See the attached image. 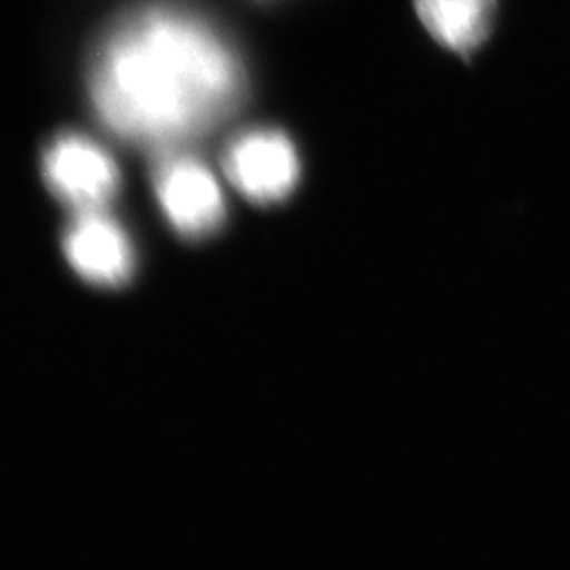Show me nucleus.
Here are the masks:
<instances>
[{"label": "nucleus", "instance_id": "obj_1", "mask_svg": "<svg viewBox=\"0 0 570 570\" xmlns=\"http://www.w3.org/2000/svg\"><path fill=\"white\" fill-rule=\"evenodd\" d=\"M244 82L242 63L214 28L174 7H146L106 35L89 91L117 136L167 155L228 119Z\"/></svg>", "mask_w": 570, "mask_h": 570}, {"label": "nucleus", "instance_id": "obj_3", "mask_svg": "<svg viewBox=\"0 0 570 570\" xmlns=\"http://www.w3.org/2000/svg\"><path fill=\"white\" fill-rule=\"evenodd\" d=\"M155 190L167 220L188 239H204L225 223L220 184L190 155L167 153L155 174Z\"/></svg>", "mask_w": 570, "mask_h": 570}, {"label": "nucleus", "instance_id": "obj_6", "mask_svg": "<svg viewBox=\"0 0 570 570\" xmlns=\"http://www.w3.org/2000/svg\"><path fill=\"white\" fill-rule=\"evenodd\" d=\"M416 11L444 47L469 53L489 37L494 0H416Z\"/></svg>", "mask_w": 570, "mask_h": 570}, {"label": "nucleus", "instance_id": "obj_4", "mask_svg": "<svg viewBox=\"0 0 570 570\" xmlns=\"http://www.w3.org/2000/svg\"><path fill=\"white\" fill-rule=\"evenodd\" d=\"M228 180L254 204H277L296 188L301 161L294 144L275 129H252L226 150Z\"/></svg>", "mask_w": 570, "mask_h": 570}, {"label": "nucleus", "instance_id": "obj_2", "mask_svg": "<svg viewBox=\"0 0 570 570\" xmlns=\"http://www.w3.org/2000/svg\"><path fill=\"white\" fill-rule=\"evenodd\" d=\"M45 183L77 212H98L115 202L121 174L100 144L77 134L60 136L42 157Z\"/></svg>", "mask_w": 570, "mask_h": 570}, {"label": "nucleus", "instance_id": "obj_5", "mask_svg": "<svg viewBox=\"0 0 570 570\" xmlns=\"http://www.w3.org/2000/svg\"><path fill=\"white\" fill-rule=\"evenodd\" d=\"M70 266L89 284L125 285L136 271V254L122 226L104 209L79 212L63 235Z\"/></svg>", "mask_w": 570, "mask_h": 570}]
</instances>
